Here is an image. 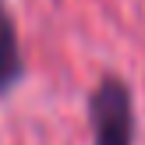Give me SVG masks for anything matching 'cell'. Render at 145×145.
I'll use <instances>...</instances> for the list:
<instances>
[{"label": "cell", "instance_id": "7a4b0ae2", "mask_svg": "<svg viewBox=\"0 0 145 145\" xmlns=\"http://www.w3.org/2000/svg\"><path fill=\"white\" fill-rule=\"evenodd\" d=\"M18 78H21V50H18V35H14L11 18L0 11V92H7Z\"/></svg>", "mask_w": 145, "mask_h": 145}, {"label": "cell", "instance_id": "6da1fadb", "mask_svg": "<svg viewBox=\"0 0 145 145\" xmlns=\"http://www.w3.org/2000/svg\"><path fill=\"white\" fill-rule=\"evenodd\" d=\"M89 120H92L96 145H131L135 113H131L127 85L117 82V78H103L89 99Z\"/></svg>", "mask_w": 145, "mask_h": 145}]
</instances>
